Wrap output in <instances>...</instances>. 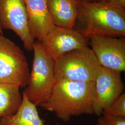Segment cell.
Instances as JSON below:
<instances>
[{
	"mask_svg": "<svg viewBox=\"0 0 125 125\" xmlns=\"http://www.w3.org/2000/svg\"><path fill=\"white\" fill-rule=\"evenodd\" d=\"M0 34H3V30H2V28L0 24Z\"/></svg>",
	"mask_w": 125,
	"mask_h": 125,
	"instance_id": "obj_18",
	"label": "cell"
},
{
	"mask_svg": "<svg viewBox=\"0 0 125 125\" xmlns=\"http://www.w3.org/2000/svg\"><path fill=\"white\" fill-rule=\"evenodd\" d=\"M110 4L125 9V0H104Z\"/></svg>",
	"mask_w": 125,
	"mask_h": 125,
	"instance_id": "obj_16",
	"label": "cell"
},
{
	"mask_svg": "<svg viewBox=\"0 0 125 125\" xmlns=\"http://www.w3.org/2000/svg\"><path fill=\"white\" fill-rule=\"evenodd\" d=\"M30 71L27 58L21 48L0 34V82L27 86Z\"/></svg>",
	"mask_w": 125,
	"mask_h": 125,
	"instance_id": "obj_5",
	"label": "cell"
},
{
	"mask_svg": "<svg viewBox=\"0 0 125 125\" xmlns=\"http://www.w3.org/2000/svg\"><path fill=\"white\" fill-rule=\"evenodd\" d=\"M94 83L56 80L49 98L40 107L68 122L72 117L93 115Z\"/></svg>",
	"mask_w": 125,
	"mask_h": 125,
	"instance_id": "obj_1",
	"label": "cell"
},
{
	"mask_svg": "<svg viewBox=\"0 0 125 125\" xmlns=\"http://www.w3.org/2000/svg\"></svg>",
	"mask_w": 125,
	"mask_h": 125,
	"instance_id": "obj_19",
	"label": "cell"
},
{
	"mask_svg": "<svg viewBox=\"0 0 125 125\" xmlns=\"http://www.w3.org/2000/svg\"><path fill=\"white\" fill-rule=\"evenodd\" d=\"M33 58L27 88L24 92L36 106H41L49 98L56 82L54 62L45 52L40 41L35 42Z\"/></svg>",
	"mask_w": 125,
	"mask_h": 125,
	"instance_id": "obj_3",
	"label": "cell"
},
{
	"mask_svg": "<svg viewBox=\"0 0 125 125\" xmlns=\"http://www.w3.org/2000/svg\"><path fill=\"white\" fill-rule=\"evenodd\" d=\"M89 45L101 67L122 72L125 71V39L93 35Z\"/></svg>",
	"mask_w": 125,
	"mask_h": 125,
	"instance_id": "obj_9",
	"label": "cell"
},
{
	"mask_svg": "<svg viewBox=\"0 0 125 125\" xmlns=\"http://www.w3.org/2000/svg\"><path fill=\"white\" fill-rule=\"evenodd\" d=\"M0 24L13 31L22 41L25 49L32 51L35 40L29 31L27 9L23 0H0Z\"/></svg>",
	"mask_w": 125,
	"mask_h": 125,
	"instance_id": "obj_8",
	"label": "cell"
},
{
	"mask_svg": "<svg viewBox=\"0 0 125 125\" xmlns=\"http://www.w3.org/2000/svg\"><path fill=\"white\" fill-rule=\"evenodd\" d=\"M121 73L101 67L94 81L93 114L101 116L103 111L123 93L124 84Z\"/></svg>",
	"mask_w": 125,
	"mask_h": 125,
	"instance_id": "obj_6",
	"label": "cell"
},
{
	"mask_svg": "<svg viewBox=\"0 0 125 125\" xmlns=\"http://www.w3.org/2000/svg\"><path fill=\"white\" fill-rule=\"evenodd\" d=\"M96 125H125V118L102 115Z\"/></svg>",
	"mask_w": 125,
	"mask_h": 125,
	"instance_id": "obj_15",
	"label": "cell"
},
{
	"mask_svg": "<svg viewBox=\"0 0 125 125\" xmlns=\"http://www.w3.org/2000/svg\"><path fill=\"white\" fill-rule=\"evenodd\" d=\"M20 88L16 84L0 82V119L17 111L22 101Z\"/></svg>",
	"mask_w": 125,
	"mask_h": 125,
	"instance_id": "obj_13",
	"label": "cell"
},
{
	"mask_svg": "<svg viewBox=\"0 0 125 125\" xmlns=\"http://www.w3.org/2000/svg\"><path fill=\"white\" fill-rule=\"evenodd\" d=\"M40 42L54 61L65 54L89 46V38L74 28L54 26Z\"/></svg>",
	"mask_w": 125,
	"mask_h": 125,
	"instance_id": "obj_7",
	"label": "cell"
},
{
	"mask_svg": "<svg viewBox=\"0 0 125 125\" xmlns=\"http://www.w3.org/2000/svg\"><path fill=\"white\" fill-rule=\"evenodd\" d=\"M76 2H97L102 1L103 0H72Z\"/></svg>",
	"mask_w": 125,
	"mask_h": 125,
	"instance_id": "obj_17",
	"label": "cell"
},
{
	"mask_svg": "<svg viewBox=\"0 0 125 125\" xmlns=\"http://www.w3.org/2000/svg\"><path fill=\"white\" fill-rule=\"evenodd\" d=\"M102 115L125 118V94H121L103 111Z\"/></svg>",
	"mask_w": 125,
	"mask_h": 125,
	"instance_id": "obj_14",
	"label": "cell"
},
{
	"mask_svg": "<svg viewBox=\"0 0 125 125\" xmlns=\"http://www.w3.org/2000/svg\"><path fill=\"white\" fill-rule=\"evenodd\" d=\"M78 14L74 28L89 38L93 35L125 36V9L104 0L77 2Z\"/></svg>",
	"mask_w": 125,
	"mask_h": 125,
	"instance_id": "obj_2",
	"label": "cell"
},
{
	"mask_svg": "<svg viewBox=\"0 0 125 125\" xmlns=\"http://www.w3.org/2000/svg\"><path fill=\"white\" fill-rule=\"evenodd\" d=\"M54 62L56 80L94 83L101 67L89 46L65 54Z\"/></svg>",
	"mask_w": 125,
	"mask_h": 125,
	"instance_id": "obj_4",
	"label": "cell"
},
{
	"mask_svg": "<svg viewBox=\"0 0 125 125\" xmlns=\"http://www.w3.org/2000/svg\"><path fill=\"white\" fill-rule=\"evenodd\" d=\"M46 2L54 26L74 28L78 14L77 2L72 0H46Z\"/></svg>",
	"mask_w": 125,
	"mask_h": 125,
	"instance_id": "obj_11",
	"label": "cell"
},
{
	"mask_svg": "<svg viewBox=\"0 0 125 125\" xmlns=\"http://www.w3.org/2000/svg\"><path fill=\"white\" fill-rule=\"evenodd\" d=\"M0 125H46L39 116L37 106L31 103L25 93L17 111L13 115L0 119Z\"/></svg>",
	"mask_w": 125,
	"mask_h": 125,
	"instance_id": "obj_12",
	"label": "cell"
},
{
	"mask_svg": "<svg viewBox=\"0 0 125 125\" xmlns=\"http://www.w3.org/2000/svg\"><path fill=\"white\" fill-rule=\"evenodd\" d=\"M27 9L29 31L32 37L41 42L54 25L46 0H23Z\"/></svg>",
	"mask_w": 125,
	"mask_h": 125,
	"instance_id": "obj_10",
	"label": "cell"
}]
</instances>
